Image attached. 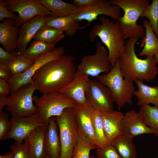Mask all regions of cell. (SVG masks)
Segmentation results:
<instances>
[{
  "instance_id": "d6986e66",
  "label": "cell",
  "mask_w": 158,
  "mask_h": 158,
  "mask_svg": "<svg viewBox=\"0 0 158 158\" xmlns=\"http://www.w3.org/2000/svg\"><path fill=\"white\" fill-rule=\"evenodd\" d=\"M103 121L104 134L108 144L123 133L121 121L124 114L118 111L99 112Z\"/></svg>"
},
{
  "instance_id": "5bb4252c",
  "label": "cell",
  "mask_w": 158,
  "mask_h": 158,
  "mask_svg": "<svg viewBox=\"0 0 158 158\" xmlns=\"http://www.w3.org/2000/svg\"><path fill=\"white\" fill-rule=\"evenodd\" d=\"M87 102L99 112L114 111L112 96L109 89L99 80H90L85 93Z\"/></svg>"
},
{
  "instance_id": "ac0fdd59",
  "label": "cell",
  "mask_w": 158,
  "mask_h": 158,
  "mask_svg": "<svg viewBox=\"0 0 158 158\" xmlns=\"http://www.w3.org/2000/svg\"><path fill=\"white\" fill-rule=\"evenodd\" d=\"M121 126L123 133L133 138L140 134L153 133L143 122L138 112L133 109L124 114Z\"/></svg>"
},
{
  "instance_id": "3957f363",
  "label": "cell",
  "mask_w": 158,
  "mask_h": 158,
  "mask_svg": "<svg viewBox=\"0 0 158 158\" xmlns=\"http://www.w3.org/2000/svg\"><path fill=\"white\" fill-rule=\"evenodd\" d=\"M100 20V23L95 25L92 28L89 40L93 42L97 37L100 38L108 50V59L112 68L125 50V40L118 21L114 22L102 16Z\"/></svg>"
},
{
  "instance_id": "ffe728a7",
  "label": "cell",
  "mask_w": 158,
  "mask_h": 158,
  "mask_svg": "<svg viewBox=\"0 0 158 158\" xmlns=\"http://www.w3.org/2000/svg\"><path fill=\"white\" fill-rule=\"evenodd\" d=\"M15 20L7 19L0 23V43L3 49L10 53L17 51L19 28Z\"/></svg>"
},
{
  "instance_id": "603a6c76",
  "label": "cell",
  "mask_w": 158,
  "mask_h": 158,
  "mask_svg": "<svg viewBox=\"0 0 158 158\" xmlns=\"http://www.w3.org/2000/svg\"><path fill=\"white\" fill-rule=\"evenodd\" d=\"M134 82L138 89L134 91L133 95L138 99L137 105L152 104L158 107V86H148L139 80H136Z\"/></svg>"
},
{
  "instance_id": "52a82bcc",
  "label": "cell",
  "mask_w": 158,
  "mask_h": 158,
  "mask_svg": "<svg viewBox=\"0 0 158 158\" xmlns=\"http://www.w3.org/2000/svg\"><path fill=\"white\" fill-rule=\"evenodd\" d=\"M54 118L59 130L61 143L59 158H72L78 135L72 108L65 109L60 116Z\"/></svg>"
},
{
  "instance_id": "4fadbf2b",
  "label": "cell",
  "mask_w": 158,
  "mask_h": 158,
  "mask_svg": "<svg viewBox=\"0 0 158 158\" xmlns=\"http://www.w3.org/2000/svg\"><path fill=\"white\" fill-rule=\"evenodd\" d=\"M72 110L79 135L96 149L101 148L94 129L91 106L87 102L81 105L76 104Z\"/></svg>"
},
{
  "instance_id": "c3c4849f",
  "label": "cell",
  "mask_w": 158,
  "mask_h": 158,
  "mask_svg": "<svg viewBox=\"0 0 158 158\" xmlns=\"http://www.w3.org/2000/svg\"><path fill=\"white\" fill-rule=\"evenodd\" d=\"M157 158H158V157H157Z\"/></svg>"
},
{
  "instance_id": "9a60e30c",
  "label": "cell",
  "mask_w": 158,
  "mask_h": 158,
  "mask_svg": "<svg viewBox=\"0 0 158 158\" xmlns=\"http://www.w3.org/2000/svg\"><path fill=\"white\" fill-rule=\"evenodd\" d=\"M11 128L8 139L21 143L37 128L46 126L37 113L32 115L22 117H12Z\"/></svg>"
},
{
  "instance_id": "7dc6e473",
  "label": "cell",
  "mask_w": 158,
  "mask_h": 158,
  "mask_svg": "<svg viewBox=\"0 0 158 158\" xmlns=\"http://www.w3.org/2000/svg\"><path fill=\"white\" fill-rule=\"evenodd\" d=\"M44 158H50V157L47 155L46 154Z\"/></svg>"
},
{
  "instance_id": "8d00e7d4",
  "label": "cell",
  "mask_w": 158,
  "mask_h": 158,
  "mask_svg": "<svg viewBox=\"0 0 158 158\" xmlns=\"http://www.w3.org/2000/svg\"><path fill=\"white\" fill-rule=\"evenodd\" d=\"M13 158H30L26 143L15 142L11 146Z\"/></svg>"
},
{
  "instance_id": "4316f807",
  "label": "cell",
  "mask_w": 158,
  "mask_h": 158,
  "mask_svg": "<svg viewBox=\"0 0 158 158\" xmlns=\"http://www.w3.org/2000/svg\"><path fill=\"white\" fill-rule=\"evenodd\" d=\"M143 24L145 30V45L139 55L140 56H153L158 52V37L154 32L149 21L143 20Z\"/></svg>"
},
{
  "instance_id": "f1b7e54d",
  "label": "cell",
  "mask_w": 158,
  "mask_h": 158,
  "mask_svg": "<svg viewBox=\"0 0 158 158\" xmlns=\"http://www.w3.org/2000/svg\"><path fill=\"white\" fill-rule=\"evenodd\" d=\"M65 37L63 32L45 25L39 29L33 39L55 45Z\"/></svg>"
},
{
  "instance_id": "484cf974",
  "label": "cell",
  "mask_w": 158,
  "mask_h": 158,
  "mask_svg": "<svg viewBox=\"0 0 158 158\" xmlns=\"http://www.w3.org/2000/svg\"><path fill=\"white\" fill-rule=\"evenodd\" d=\"M133 138L122 133L116 137L111 144L122 158H137Z\"/></svg>"
},
{
  "instance_id": "b9f144b4",
  "label": "cell",
  "mask_w": 158,
  "mask_h": 158,
  "mask_svg": "<svg viewBox=\"0 0 158 158\" xmlns=\"http://www.w3.org/2000/svg\"><path fill=\"white\" fill-rule=\"evenodd\" d=\"M97 0H73L72 1L78 8L89 6L94 4Z\"/></svg>"
},
{
  "instance_id": "e575fe53",
  "label": "cell",
  "mask_w": 158,
  "mask_h": 158,
  "mask_svg": "<svg viewBox=\"0 0 158 158\" xmlns=\"http://www.w3.org/2000/svg\"><path fill=\"white\" fill-rule=\"evenodd\" d=\"M11 128V122L8 114L4 111H0V140L7 139Z\"/></svg>"
},
{
  "instance_id": "9c48e42d",
  "label": "cell",
  "mask_w": 158,
  "mask_h": 158,
  "mask_svg": "<svg viewBox=\"0 0 158 158\" xmlns=\"http://www.w3.org/2000/svg\"><path fill=\"white\" fill-rule=\"evenodd\" d=\"M65 52V49L62 47H55L34 60L33 65L26 71L13 75L7 81L10 93L31 83L33 76L40 68L47 63L59 58L64 55Z\"/></svg>"
},
{
  "instance_id": "ee69618b",
  "label": "cell",
  "mask_w": 158,
  "mask_h": 158,
  "mask_svg": "<svg viewBox=\"0 0 158 158\" xmlns=\"http://www.w3.org/2000/svg\"><path fill=\"white\" fill-rule=\"evenodd\" d=\"M0 158H13V154L12 152L4 155H0Z\"/></svg>"
},
{
  "instance_id": "ab89813d",
  "label": "cell",
  "mask_w": 158,
  "mask_h": 158,
  "mask_svg": "<svg viewBox=\"0 0 158 158\" xmlns=\"http://www.w3.org/2000/svg\"><path fill=\"white\" fill-rule=\"evenodd\" d=\"M12 76L11 71L8 65L0 64V79L7 81Z\"/></svg>"
},
{
  "instance_id": "5b68a950",
  "label": "cell",
  "mask_w": 158,
  "mask_h": 158,
  "mask_svg": "<svg viewBox=\"0 0 158 158\" xmlns=\"http://www.w3.org/2000/svg\"><path fill=\"white\" fill-rule=\"evenodd\" d=\"M96 78L110 90L114 102L119 110L126 104H132L133 95L135 90L134 82L124 77L120 69L118 59L108 73L99 75Z\"/></svg>"
},
{
  "instance_id": "7c38bea8",
  "label": "cell",
  "mask_w": 158,
  "mask_h": 158,
  "mask_svg": "<svg viewBox=\"0 0 158 158\" xmlns=\"http://www.w3.org/2000/svg\"><path fill=\"white\" fill-rule=\"evenodd\" d=\"M108 51L104 46L98 42L95 53L84 56L78 65L77 71L94 77L102 73H108L111 66L109 60Z\"/></svg>"
},
{
  "instance_id": "8992f818",
  "label": "cell",
  "mask_w": 158,
  "mask_h": 158,
  "mask_svg": "<svg viewBox=\"0 0 158 158\" xmlns=\"http://www.w3.org/2000/svg\"><path fill=\"white\" fill-rule=\"evenodd\" d=\"M33 101L46 126L51 118L60 116L65 109L73 108L76 104L59 92L43 94L40 97L34 96Z\"/></svg>"
},
{
  "instance_id": "f546056e",
  "label": "cell",
  "mask_w": 158,
  "mask_h": 158,
  "mask_svg": "<svg viewBox=\"0 0 158 158\" xmlns=\"http://www.w3.org/2000/svg\"><path fill=\"white\" fill-rule=\"evenodd\" d=\"M55 47L54 44L34 40L31 42L28 47L24 51L19 54L35 60Z\"/></svg>"
},
{
  "instance_id": "2e32d148",
  "label": "cell",
  "mask_w": 158,
  "mask_h": 158,
  "mask_svg": "<svg viewBox=\"0 0 158 158\" xmlns=\"http://www.w3.org/2000/svg\"><path fill=\"white\" fill-rule=\"evenodd\" d=\"M88 75L77 71L71 81L59 92L81 105L87 102L85 93L89 80Z\"/></svg>"
},
{
  "instance_id": "f35d334b",
  "label": "cell",
  "mask_w": 158,
  "mask_h": 158,
  "mask_svg": "<svg viewBox=\"0 0 158 158\" xmlns=\"http://www.w3.org/2000/svg\"><path fill=\"white\" fill-rule=\"evenodd\" d=\"M18 16L11 12L0 1V20L4 21L5 18L16 20Z\"/></svg>"
},
{
  "instance_id": "ba28073f",
  "label": "cell",
  "mask_w": 158,
  "mask_h": 158,
  "mask_svg": "<svg viewBox=\"0 0 158 158\" xmlns=\"http://www.w3.org/2000/svg\"><path fill=\"white\" fill-rule=\"evenodd\" d=\"M36 90V84L32 81L11 93L6 107L12 117L28 116L38 112L33 101V95Z\"/></svg>"
},
{
  "instance_id": "83f0119b",
  "label": "cell",
  "mask_w": 158,
  "mask_h": 158,
  "mask_svg": "<svg viewBox=\"0 0 158 158\" xmlns=\"http://www.w3.org/2000/svg\"><path fill=\"white\" fill-rule=\"evenodd\" d=\"M140 106L138 113L142 120L158 137V107L148 104Z\"/></svg>"
},
{
  "instance_id": "7a4b0ae2",
  "label": "cell",
  "mask_w": 158,
  "mask_h": 158,
  "mask_svg": "<svg viewBox=\"0 0 158 158\" xmlns=\"http://www.w3.org/2000/svg\"><path fill=\"white\" fill-rule=\"evenodd\" d=\"M139 38L129 39L125 43V49L118 59L120 69L124 77L134 82L136 80L150 81L158 75V66L153 56L141 59L135 51V45Z\"/></svg>"
},
{
  "instance_id": "f6af8a7d",
  "label": "cell",
  "mask_w": 158,
  "mask_h": 158,
  "mask_svg": "<svg viewBox=\"0 0 158 158\" xmlns=\"http://www.w3.org/2000/svg\"><path fill=\"white\" fill-rule=\"evenodd\" d=\"M154 58L155 61L158 63V52L156 53L153 56Z\"/></svg>"
},
{
  "instance_id": "1f68e13d",
  "label": "cell",
  "mask_w": 158,
  "mask_h": 158,
  "mask_svg": "<svg viewBox=\"0 0 158 158\" xmlns=\"http://www.w3.org/2000/svg\"><path fill=\"white\" fill-rule=\"evenodd\" d=\"M140 17L148 19L154 32L158 37V0H153L143 11Z\"/></svg>"
},
{
  "instance_id": "d590c367",
  "label": "cell",
  "mask_w": 158,
  "mask_h": 158,
  "mask_svg": "<svg viewBox=\"0 0 158 158\" xmlns=\"http://www.w3.org/2000/svg\"><path fill=\"white\" fill-rule=\"evenodd\" d=\"M97 149L96 158H122L111 144Z\"/></svg>"
},
{
  "instance_id": "74e56055",
  "label": "cell",
  "mask_w": 158,
  "mask_h": 158,
  "mask_svg": "<svg viewBox=\"0 0 158 158\" xmlns=\"http://www.w3.org/2000/svg\"><path fill=\"white\" fill-rule=\"evenodd\" d=\"M19 54L18 51L10 53L0 47V64L8 65Z\"/></svg>"
},
{
  "instance_id": "7bdbcfd3",
  "label": "cell",
  "mask_w": 158,
  "mask_h": 158,
  "mask_svg": "<svg viewBox=\"0 0 158 158\" xmlns=\"http://www.w3.org/2000/svg\"><path fill=\"white\" fill-rule=\"evenodd\" d=\"M8 97L0 95V111H3L4 107L6 106Z\"/></svg>"
},
{
  "instance_id": "d4e9b609",
  "label": "cell",
  "mask_w": 158,
  "mask_h": 158,
  "mask_svg": "<svg viewBox=\"0 0 158 158\" xmlns=\"http://www.w3.org/2000/svg\"><path fill=\"white\" fill-rule=\"evenodd\" d=\"M46 9L51 13L53 17L71 16L77 8L74 3L65 2L61 0H38Z\"/></svg>"
},
{
  "instance_id": "836d02e7",
  "label": "cell",
  "mask_w": 158,
  "mask_h": 158,
  "mask_svg": "<svg viewBox=\"0 0 158 158\" xmlns=\"http://www.w3.org/2000/svg\"><path fill=\"white\" fill-rule=\"evenodd\" d=\"M95 149L78 134L77 143L73 149L72 158H90L91 151Z\"/></svg>"
},
{
  "instance_id": "277c9868",
  "label": "cell",
  "mask_w": 158,
  "mask_h": 158,
  "mask_svg": "<svg viewBox=\"0 0 158 158\" xmlns=\"http://www.w3.org/2000/svg\"><path fill=\"white\" fill-rule=\"evenodd\" d=\"M110 3L119 7L124 12L118 21L124 40L134 37L144 39L145 30L137 21L149 4L146 0H111Z\"/></svg>"
},
{
  "instance_id": "6da1fadb",
  "label": "cell",
  "mask_w": 158,
  "mask_h": 158,
  "mask_svg": "<svg viewBox=\"0 0 158 158\" xmlns=\"http://www.w3.org/2000/svg\"><path fill=\"white\" fill-rule=\"evenodd\" d=\"M74 58L63 55L40 68L32 78L37 90L43 94L59 92L69 83L76 72Z\"/></svg>"
},
{
  "instance_id": "30bf717a",
  "label": "cell",
  "mask_w": 158,
  "mask_h": 158,
  "mask_svg": "<svg viewBox=\"0 0 158 158\" xmlns=\"http://www.w3.org/2000/svg\"><path fill=\"white\" fill-rule=\"evenodd\" d=\"M11 12L18 13V17L14 21L18 27L24 23L40 15L49 16L51 12L44 7L38 0H0Z\"/></svg>"
},
{
  "instance_id": "d6a6232c",
  "label": "cell",
  "mask_w": 158,
  "mask_h": 158,
  "mask_svg": "<svg viewBox=\"0 0 158 158\" xmlns=\"http://www.w3.org/2000/svg\"><path fill=\"white\" fill-rule=\"evenodd\" d=\"M92 119L94 129L97 139L101 148L108 144L105 137L102 119L99 112L93 109Z\"/></svg>"
},
{
  "instance_id": "7402d4cb",
  "label": "cell",
  "mask_w": 158,
  "mask_h": 158,
  "mask_svg": "<svg viewBox=\"0 0 158 158\" xmlns=\"http://www.w3.org/2000/svg\"><path fill=\"white\" fill-rule=\"evenodd\" d=\"M46 154L50 158H59L61 143L59 130L54 117L51 118L47 126L45 139Z\"/></svg>"
},
{
  "instance_id": "bcb514c9",
  "label": "cell",
  "mask_w": 158,
  "mask_h": 158,
  "mask_svg": "<svg viewBox=\"0 0 158 158\" xmlns=\"http://www.w3.org/2000/svg\"><path fill=\"white\" fill-rule=\"evenodd\" d=\"M90 158H96V157L94 155H91L90 156Z\"/></svg>"
},
{
  "instance_id": "4dcf8cb0",
  "label": "cell",
  "mask_w": 158,
  "mask_h": 158,
  "mask_svg": "<svg viewBox=\"0 0 158 158\" xmlns=\"http://www.w3.org/2000/svg\"><path fill=\"white\" fill-rule=\"evenodd\" d=\"M34 62V60L19 54L8 66L13 75L26 71L31 67Z\"/></svg>"
},
{
  "instance_id": "44dd1931",
  "label": "cell",
  "mask_w": 158,
  "mask_h": 158,
  "mask_svg": "<svg viewBox=\"0 0 158 158\" xmlns=\"http://www.w3.org/2000/svg\"><path fill=\"white\" fill-rule=\"evenodd\" d=\"M47 126L34 130L25 140L30 158H44L46 155L45 139Z\"/></svg>"
},
{
  "instance_id": "60d3db41",
  "label": "cell",
  "mask_w": 158,
  "mask_h": 158,
  "mask_svg": "<svg viewBox=\"0 0 158 158\" xmlns=\"http://www.w3.org/2000/svg\"><path fill=\"white\" fill-rule=\"evenodd\" d=\"M9 93L10 89L7 81L0 79V95L7 96Z\"/></svg>"
},
{
  "instance_id": "e0dca14e",
  "label": "cell",
  "mask_w": 158,
  "mask_h": 158,
  "mask_svg": "<svg viewBox=\"0 0 158 158\" xmlns=\"http://www.w3.org/2000/svg\"><path fill=\"white\" fill-rule=\"evenodd\" d=\"M47 16H37L20 26L17 43L18 51L19 54L26 49L29 42L38 31L45 25Z\"/></svg>"
},
{
  "instance_id": "cb8c5ba5",
  "label": "cell",
  "mask_w": 158,
  "mask_h": 158,
  "mask_svg": "<svg viewBox=\"0 0 158 158\" xmlns=\"http://www.w3.org/2000/svg\"><path fill=\"white\" fill-rule=\"evenodd\" d=\"M45 25L65 32L70 37L73 36L82 28L79 22L74 20L71 16L56 18L47 16Z\"/></svg>"
},
{
  "instance_id": "8fae6325",
  "label": "cell",
  "mask_w": 158,
  "mask_h": 158,
  "mask_svg": "<svg viewBox=\"0 0 158 158\" xmlns=\"http://www.w3.org/2000/svg\"><path fill=\"white\" fill-rule=\"evenodd\" d=\"M122 9L118 6L111 4L106 0H97L92 5L84 8H77L73 12V18L78 22L86 20L91 23L99 16H108L113 20L118 21L121 17Z\"/></svg>"
}]
</instances>
